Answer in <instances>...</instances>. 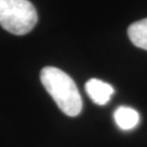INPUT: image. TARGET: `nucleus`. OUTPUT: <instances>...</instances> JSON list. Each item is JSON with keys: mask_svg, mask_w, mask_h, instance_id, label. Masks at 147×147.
Wrapping results in <instances>:
<instances>
[{"mask_svg": "<svg viewBox=\"0 0 147 147\" xmlns=\"http://www.w3.org/2000/svg\"><path fill=\"white\" fill-rule=\"evenodd\" d=\"M40 82L64 115L76 117L81 113V94L75 82L65 72L55 67H45L40 71Z\"/></svg>", "mask_w": 147, "mask_h": 147, "instance_id": "f257e3e1", "label": "nucleus"}, {"mask_svg": "<svg viewBox=\"0 0 147 147\" xmlns=\"http://www.w3.org/2000/svg\"><path fill=\"white\" fill-rule=\"evenodd\" d=\"M85 90L90 99L100 106L106 105L115 93V89L110 84L98 79H90L87 81L85 84Z\"/></svg>", "mask_w": 147, "mask_h": 147, "instance_id": "7ed1b4c3", "label": "nucleus"}, {"mask_svg": "<svg viewBox=\"0 0 147 147\" xmlns=\"http://www.w3.org/2000/svg\"><path fill=\"white\" fill-rule=\"evenodd\" d=\"M38 16L28 0H0V25L14 35H24L36 25Z\"/></svg>", "mask_w": 147, "mask_h": 147, "instance_id": "f03ea898", "label": "nucleus"}, {"mask_svg": "<svg viewBox=\"0 0 147 147\" xmlns=\"http://www.w3.org/2000/svg\"><path fill=\"white\" fill-rule=\"evenodd\" d=\"M113 118L116 121L117 125L120 127L121 130H132L140 122V115L135 109L121 106L119 107L115 113Z\"/></svg>", "mask_w": 147, "mask_h": 147, "instance_id": "20e7f679", "label": "nucleus"}, {"mask_svg": "<svg viewBox=\"0 0 147 147\" xmlns=\"http://www.w3.org/2000/svg\"><path fill=\"white\" fill-rule=\"evenodd\" d=\"M127 35L134 46L147 50V19L132 23L127 28Z\"/></svg>", "mask_w": 147, "mask_h": 147, "instance_id": "39448f33", "label": "nucleus"}]
</instances>
